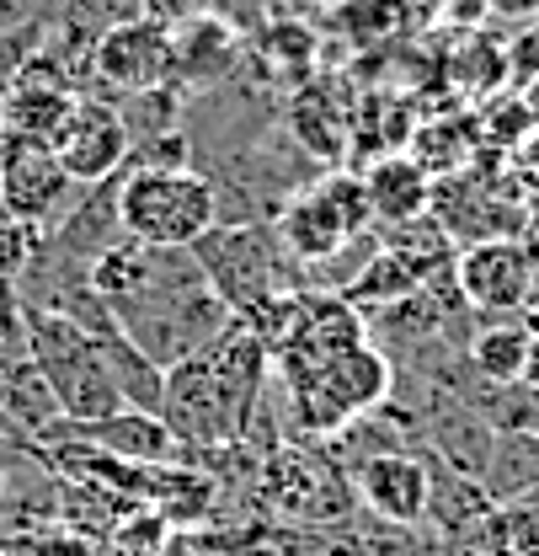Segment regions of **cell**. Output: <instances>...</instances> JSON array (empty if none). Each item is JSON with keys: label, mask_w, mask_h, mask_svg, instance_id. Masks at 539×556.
Listing matches in <instances>:
<instances>
[{"label": "cell", "mask_w": 539, "mask_h": 556, "mask_svg": "<svg viewBox=\"0 0 539 556\" xmlns=\"http://www.w3.org/2000/svg\"><path fill=\"white\" fill-rule=\"evenodd\" d=\"M113 316H118L124 338H129L144 358H155L161 369L208 353V348L230 332V321H235L230 305L208 289L203 274L177 278V283H155V289H144L134 300L113 305Z\"/></svg>", "instance_id": "1"}, {"label": "cell", "mask_w": 539, "mask_h": 556, "mask_svg": "<svg viewBox=\"0 0 539 556\" xmlns=\"http://www.w3.org/2000/svg\"><path fill=\"white\" fill-rule=\"evenodd\" d=\"M193 257H198L208 289L230 305V316L257 311L272 294L305 289V268L288 257L272 219H262V225H214L208 236L193 241Z\"/></svg>", "instance_id": "2"}, {"label": "cell", "mask_w": 539, "mask_h": 556, "mask_svg": "<svg viewBox=\"0 0 539 556\" xmlns=\"http://www.w3.org/2000/svg\"><path fill=\"white\" fill-rule=\"evenodd\" d=\"M27 358L38 364V375H43V386H49L65 422H102V417L124 413V396L107 375L102 348L80 327H69L65 316L27 305Z\"/></svg>", "instance_id": "3"}, {"label": "cell", "mask_w": 539, "mask_h": 556, "mask_svg": "<svg viewBox=\"0 0 539 556\" xmlns=\"http://www.w3.org/2000/svg\"><path fill=\"white\" fill-rule=\"evenodd\" d=\"M118 219L124 236L144 241V247H193L219 225V204H214V182L182 166V172H144V166H124L118 182Z\"/></svg>", "instance_id": "4"}, {"label": "cell", "mask_w": 539, "mask_h": 556, "mask_svg": "<svg viewBox=\"0 0 539 556\" xmlns=\"http://www.w3.org/2000/svg\"><path fill=\"white\" fill-rule=\"evenodd\" d=\"M257 497L278 519L310 525V530H342L352 519V477L347 466L332 460V450L316 444H272L257 460Z\"/></svg>", "instance_id": "5"}, {"label": "cell", "mask_w": 539, "mask_h": 556, "mask_svg": "<svg viewBox=\"0 0 539 556\" xmlns=\"http://www.w3.org/2000/svg\"><path fill=\"white\" fill-rule=\"evenodd\" d=\"M75 193L80 188L69 182V172L60 166L54 144L0 135V208L11 219H27V225L49 230L75 204Z\"/></svg>", "instance_id": "6"}, {"label": "cell", "mask_w": 539, "mask_h": 556, "mask_svg": "<svg viewBox=\"0 0 539 556\" xmlns=\"http://www.w3.org/2000/svg\"><path fill=\"white\" fill-rule=\"evenodd\" d=\"M86 80L107 86L113 102L150 91V86H171V27L155 16H134L102 33L86 54Z\"/></svg>", "instance_id": "7"}, {"label": "cell", "mask_w": 539, "mask_h": 556, "mask_svg": "<svg viewBox=\"0 0 539 556\" xmlns=\"http://www.w3.org/2000/svg\"><path fill=\"white\" fill-rule=\"evenodd\" d=\"M161 422H166V433H171L177 455H188V460L203 455V450H224V444H235V439H241V433H235V422H230V413H224V402H219V391H214V375H208L203 353L166 369Z\"/></svg>", "instance_id": "8"}, {"label": "cell", "mask_w": 539, "mask_h": 556, "mask_svg": "<svg viewBox=\"0 0 539 556\" xmlns=\"http://www.w3.org/2000/svg\"><path fill=\"white\" fill-rule=\"evenodd\" d=\"M454 283L475 316H524L529 311V252L524 236L475 241L454 252Z\"/></svg>", "instance_id": "9"}, {"label": "cell", "mask_w": 539, "mask_h": 556, "mask_svg": "<svg viewBox=\"0 0 539 556\" xmlns=\"http://www.w3.org/2000/svg\"><path fill=\"white\" fill-rule=\"evenodd\" d=\"M54 155L69 172L75 188H91V182H107L129 166V135H124V118L107 97H75L69 118L54 135Z\"/></svg>", "instance_id": "10"}, {"label": "cell", "mask_w": 539, "mask_h": 556, "mask_svg": "<svg viewBox=\"0 0 539 556\" xmlns=\"http://www.w3.org/2000/svg\"><path fill=\"white\" fill-rule=\"evenodd\" d=\"M246 60V43L230 22H219L214 11H198L188 22L171 27V86L182 97H203L235 80V70Z\"/></svg>", "instance_id": "11"}, {"label": "cell", "mask_w": 539, "mask_h": 556, "mask_svg": "<svg viewBox=\"0 0 539 556\" xmlns=\"http://www.w3.org/2000/svg\"><path fill=\"white\" fill-rule=\"evenodd\" d=\"M358 503L380 519V525H401L416 530L427 519V455L416 450H390V455H369L358 466H347Z\"/></svg>", "instance_id": "12"}, {"label": "cell", "mask_w": 539, "mask_h": 556, "mask_svg": "<svg viewBox=\"0 0 539 556\" xmlns=\"http://www.w3.org/2000/svg\"><path fill=\"white\" fill-rule=\"evenodd\" d=\"M54 439H75V444L102 450V455L129 460V466H166V460L177 455V444H171L166 422H161L155 413H134V407L102 417V422H65V417H60V422L49 428V439H43V444H54Z\"/></svg>", "instance_id": "13"}, {"label": "cell", "mask_w": 539, "mask_h": 556, "mask_svg": "<svg viewBox=\"0 0 539 556\" xmlns=\"http://www.w3.org/2000/svg\"><path fill=\"white\" fill-rule=\"evenodd\" d=\"M272 230H278V241L288 247V257H294L305 274L321 268V263H332L347 241H358V236H347V225L337 219V208L321 199L316 182L299 188L294 199H283V208L272 214Z\"/></svg>", "instance_id": "14"}, {"label": "cell", "mask_w": 539, "mask_h": 556, "mask_svg": "<svg viewBox=\"0 0 539 556\" xmlns=\"http://www.w3.org/2000/svg\"><path fill=\"white\" fill-rule=\"evenodd\" d=\"M60 422V407L27 353H0V439L11 444H43Z\"/></svg>", "instance_id": "15"}, {"label": "cell", "mask_w": 539, "mask_h": 556, "mask_svg": "<svg viewBox=\"0 0 539 556\" xmlns=\"http://www.w3.org/2000/svg\"><path fill=\"white\" fill-rule=\"evenodd\" d=\"M491 514H497V503L486 497V486L475 482V477H460V471L427 460V519H422V525H427L449 552H454L460 541H471Z\"/></svg>", "instance_id": "16"}, {"label": "cell", "mask_w": 539, "mask_h": 556, "mask_svg": "<svg viewBox=\"0 0 539 556\" xmlns=\"http://www.w3.org/2000/svg\"><path fill=\"white\" fill-rule=\"evenodd\" d=\"M363 188H369L374 225H385V230L422 219V214H427V204H433V177H427L411 155H380V161L369 166Z\"/></svg>", "instance_id": "17"}, {"label": "cell", "mask_w": 539, "mask_h": 556, "mask_svg": "<svg viewBox=\"0 0 539 556\" xmlns=\"http://www.w3.org/2000/svg\"><path fill=\"white\" fill-rule=\"evenodd\" d=\"M539 327L529 316H497V321H480L471 338H465V364H471L475 380H491V386H513L524 380V358H529V338Z\"/></svg>", "instance_id": "18"}, {"label": "cell", "mask_w": 539, "mask_h": 556, "mask_svg": "<svg viewBox=\"0 0 539 556\" xmlns=\"http://www.w3.org/2000/svg\"><path fill=\"white\" fill-rule=\"evenodd\" d=\"M480 486L491 503H518L539 492V433H497Z\"/></svg>", "instance_id": "19"}, {"label": "cell", "mask_w": 539, "mask_h": 556, "mask_svg": "<svg viewBox=\"0 0 539 556\" xmlns=\"http://www.w3.org/2000/svg\"><path fill=\"white\" fill-rule=\"evenodd\" d=\"M97 348H102V358H107V375H113V386H118L124 407L161 417V396H166V369H161L155 358H144V353H139L129 338H113V343H97Z\"/></svg>", "instance_id": "20"}, {"label": "cell", "mask_w": 539, "mask_h": 556, "mask_svg": "<svg viewBox=\"0 0 539 556\" xmlns=\"http://www.w3.org/2000/svg\"><path fill=\"white\" fill-rule=\"evenodd\" d=\"M539 118L529 113V102H524V91H502V97H491L480 113H475V139H480V150H497V155H513L529 129H535Z\"/></svg>", "instance_id": "21"}, {"label": "cell", "mask_w": 539, "mask_h": 556, "mask_svg": "<svg viewBox=\"0 0 539 556\" xmlns=\"http://www.w3.org/2000/svg\"><path fill=\"white\" fill-rule=\"evenodd\" d=\"M38 225H27V219H11V214H0V278H22L27 268V257H33V247H38Z\"/></svg>", "instance_id": "22"}, {"label": "cell", "mask_w": 539, "mask_h": 556, "mask_svg": "<svg viewBox=\"0 0 539 556\" xmlns=\"http://www.w3.org/2000/svg\"><path fill=\"white\" fill-rule=\"evenodd\" d=\"M0 353H27V300L11 278H0Z\"/></svg>", "instance_id": "23"}, {"label": "cell", "mask_w": 539, "mask_h": 556, "mask_svg": "<svg viewBox=\"0 0 539 556\" xmlns=\"http://www.w3.org/2000/svg\"><path fill=\"white\" fill-rule=\"evenodd\" d=\"M60 0H0V38L16 33V27H33V22H49Z\"/></svg>", "instance_id": "24"}, {"label": "cell", "mask_w": 539, "mask_h": 556, "mask_svg": "<svg viewBox=\"0 0 539 556\" xmlns=\"http://www.w3.org/2000/svg\"><path fill=\"white\" fill-rule=\"evenodd\" d=\"M16 552H27V556H97L86 541H75V535H27V541H16Z\"/></svg>", "instance_id": "25"}, {"label": "cell", "mask_w": 539, "mask_h": 556, "mask_svg": "<svg viewBox=\"0 0 539 556\" xmlns=\"http://www.w3.org/2000/svg\"><path fill=\"white\" fill-rule=\"evenodd\" d=\"M513 172H518L524 193H535V199H539V124L529 129V139L513 150Z\"/></svg>", "instance_id": "26"}, {"label": "cell", "mask_w": 539, "mask_h": 556, "mask_svg": "<svg viewBox=\"0 0 539 556\" xmlns=\"http://www.w3.org/2000/svg\"><path fill=\"white\" fill-rule=\"evenodd\" d=\"M524 386H529V391H539V332L529 338V358H524Z\"/></svg>", "instance_id": "27"}, {"label": "cell", "mask_w": 539, "mask_h": 556, "mask_svg": "<svg viewBox=\"0 0 539 556\" xmlns=\"http://www.w3.org/2000/svg\"><path fill=\"white\" fill-rule=\"evenodd\" d=\"M502 16H539V0H491Z\"/></svg>", "instance_id": "28"}, {"label": "cell", "mask_w": 539, "mask_h": 556, "mask_svg": "<svg viewBox=\"0 0 539 556\" xmlns=\"http://www.w3.org/2000/svg\"><path fill=\"white\" fill-rule=\"evenodd\" d=\"M155 556H203V552H198V541H188V535H171V541H166V546H161Z\"/></svg>", "instance_id": "29"}, {"label": "cell", "mask_w": 539, "mask_h": 556, "mask_svg": "<svg viewBox=\"0 0 539 556\" xmlns=\"http://www.w3.org/2000/svg\"><path fill=\"white\" fill-rule=\"evenodd\" d=\"M524 102H529V113H535V118H539V70H535V80L524 86Z\"/></svg>", "instance_id": "30"}, {"label": "cell", "mask_w": 539, "mask_h": 556, "mask_svg": "<svg viewBox=\"0 0 539 556\" xmlns=\"http://www.w3.org/2000/svg\"><path fill=\"white\" fill-rule=\"evenodd\" d=\"M449 556H475V552H449Z\"/></svg>", "instance_id": "31"}]
</instances>
